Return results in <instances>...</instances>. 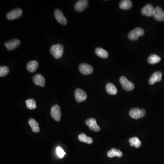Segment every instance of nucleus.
<instances>
[{"label": "nucleus", "instance_id": "3", "mask_svg": "<svg viewBox=\"0 0 164 164\" xmlns=\"http://www.w3.org/2000/svg\"><path fill=\"white\" fill-rule=\"evenodd\" d=\"M119 82L124 90L126 91H131L134 89L135 85L134 83L128 80L126 77L121 76L119 79Z\"/></svg>", "mask_w": 164, "mask_h": 164}, {"label": "nucleus", "instance_id": "19", "mask_svg": "<svg viewBox=\"0 0 164 164\" xmlns=\"http://www.w3.org/2000/svg\"><path fill=\"white\" fill-rule=\"evenodd\" d=\"M29 124L32 128V131L35 133H38L40 131L39 124L36 120L33 119H30L29 120Z\"/></svg>", "mask_w": 164, "mask_h": 164}, {"label": "nucleus", "instance_id": "2", "mask_svg": "<svg viewBox=\"0 0 164 164\" xmlns=\"http://www.w3.org/2000/svg\"><path fill=\"white\" fill-rule=\"evenodd\" d=\"M144 34V31L143 29L140 28H136L128 34V38L132 41L137 40L139 37L143 36Z\"/></svg>", "mask_w": 164, "mask_h": 164}, {"label": "nucleus", "instance_id": "1", "mask_svg": "<svg viewBox=\"0 0 164 164\" xmlns=\"http://www.w3.org/2000/svg\"><path fill=\"white\" fill-rule=\"evenodd\" d=\"M50 52L56 59H59L62 57L64 52V47L61 44L52 45L50 48Z\"/></svg>", "mask_w": 164, "mask_h": 164}, {"label": "nucleus", "instance_id": "21", "mask_svg": "<svg viewBox=\"0 0 164 164\" xmlns=\"http://www.w3.org/2000/svg\"><path fill=\"white\" fill-rule=\"evenodd\" d=\"M119 6L121 9L128 10L132 7V3L130 0H123L119 3Z\"/></svg>", "mask_w": 164, "mask_h": 164}, {"label": "nucleus", "instance_id": "4", "mask_svg": "<svg viewBox=\"0 0 164 164\" xmlns=\"http://www.w3.org/2000/svg\"><path fill=\"white\" fill-rule=\"evenodd\" d=\"M51 115L52 118L57 121H60L61 117V108L59 105L52 106L51 109Z\"/></svg>", "mask_w": 164, "mask_h": 164}, {"label": "nucleus", "instance_id": "28", "mask_svg": "<svg viewBox=\"0 0 164 164\" xmlns=\"http://www.w3.org/2000/svg\"><path fill=\"white\" fill-rule=\"evenodd\" d=\"M56 152H57L58 157H60V158H63L64 155H66V153L60 147H57V149H56Z\"/></svg>", "mask_w": 164, "mask_h": 164}, {"label": "nucleus", "instance_id": "8", "mask_svg": "<svg viewBox=\"0 0 164 164\" xmlns=\"http://www.w3.org/2000/svg\"><path fill=\"white\" fill-rule=\"evenodd\" d=\"M79 69L80 72L84 75L91 74L94 71L93 67L87 64H80L79 66Z\"/></svg>", "mask_w": 164, "mask_h": 164}, {"label": "nucleus", "instance_id": "17", "mask_svg": "<svg viewBox=\"0 0 164 164\" xmlns=\"http://www.w3.org/2000/svg\"><path fill=\"white\" fill-rule=\"evenodd\" d=\"M38 65V63L36 60L30 61L27 64V69L30 72H34L37 69Z\"/></svg>", "mask_w": 164, "mask_h": 164}, {"label": "nucleus", "instance_id": "5", "mask_svg": "<svg viewBox=\"0 0 164 164\" xmlns=\"http://www.w3.org/2000/svg\"><path fill=\"white\" fill-rule=\"evenodd\" d=\"M75 99L77 102L84 101L87 99V95L85 91L80 89H77L74 92Z\"/></svg>", "mask_w": 164, "mask_h": 164}, {"label": "nucleus", "instance_id": "10", "mask_svg": "<svg viewBox=\"0 0 164 164\" xmlns=\"http://www.w3.org/2000/svg\"><path fill=\"white\" fill-rule=\"evenodd\" d=\"M89 4V1L87 0L78 1L74 6V8L77 11L81 12L86 9Z\"/></svg>", "mask_w": 164, "mask_h": 164}, {"label": "nucleus", "instance_id": "11", "mask_svg": "<svg viewBox=\"0 0 164 164\" xmlns=\"http://www.w3.org/2000/svg\"><path fill=\"white\" fill-rule=\"evenodd\" d=\"M155 8L151 4H147L141 10V13L142 15L147 16H153Z\"/></svg>", "mask_w": 164, "mask_h": 164}, {"label": "nucleus", "instance_id": "13", "mask_svg": "<svg viewBox=\"0 0 164 164\" xmlns=\"http://www.w3.org/2000/svg\"><path fill=\"white\" fill-rule=\"evenodd\" d=\"M153 16L158 21H164V11L160 7H157L155 8Z\"/></svg>", "mask_w": 164, "mask_h": 164}, {"label": "nucleus", "instance_id": "18", "mask_svg": "<svg viewBox=\"0 0 164 164\" xmlns=\"http://www.w3.org/2000/svg\"><path fill=\"white\" fill-rule=\"evenodd\" d=\"M107 155L108 157L110 158H113L115 157H121L123 156V153L119 149L112 148L108 152Z\"/></svg>", "mask_w": 164, "mask_h": 164}, {"label": "nucleus", "instance_id": "25", "mask_svg": "<svg viewBox=\"0 0 164 164\" xmlns=\"http://www.w3.org/2000/svg\"><path fill=\"white\" fill-rule=\"evenodd\" d=\"M129 142L131 144V146H135L136 148L141 147V141L138 138L136 137L131 138L129 139Z\"/></svg>", "mask_w": 164, "mask_h": 164}, {"label": "nucleus", "instance_id": "15", "mask_svg": "<svg viewBox=\"0 0 164 164\" xmlns=\"http://www.w3.org/2000/svg\"><path fill=\"white\" fill-rule=\"evenodd\" d=\"M162 73L161 72L158 71L154 73L150 77L149 80V84L153 85L157 82H160L162 80Z\"/></svg>", "mask_w": 164, "mask_h": 164}, {"label": "nucleus", "instance_id": "27", "mask_svg": "<svg viewBox=\"0 0 164 164\" xmlns=\"http://www.w3.org/2000/svg\"><path fill=\"white\" fill-rule=\"evenodd\" d=\"M9 73V69L6 66H1L0 67V76H5Z\"/></svg>", "mask_w": 164, "mask_h": 164}, {"label": "nucleus", "instance_id": "20", "mask_svg": "<svg viewBox=\"0 0 164 164\" xmlns=\"http://www.w3.org/2000/svg\"><path fill=\"white\" fill-rule=\"evenodd\" d=\"M106 91L109 95H115L117 94V88L114 84L112 83H108L106 86Z\"/></svg>", "mask_w": 164, "mask_h": 164}, {"label": "nucleus", "instance_id": "14", "mask_svg": "<svg viewBox=\"0 0 164 164\" xmlns=\"http://www.w3.org/2000/svg\"><path fill=\"white\" fill-rule=\"evenodd\" d=\"M33 81L36 85L43 87L45 86V79L42 75L36 74L33 78Z\"/></svg>", "mask_w": 164, "mask_h": 164}, {"label": "nucleus", "instance_id": "12", "mask_svg": "<svg viewBox=\"0 0 164 164\" xmlns=\"http://www.w3.org/2000/svg\"><path fill=\"white\" fill-rule=\"evenodd\" d=\"M21 43V42L17 39H13L5 43V46L8 51L13 50L18 47Z\"/></svg>", "mask_w": 164, "mask_h": 164}, {"label": "nucleus", "instance_id": "26", "mask_svg": "<svg viewBox=\"0 0 164 164\" xmlns=\"http://www.w3.org/2000/svg\"><path fill=\"white\" fill-rule=\"evenodd\" d=\"M26 104L28 109H35L37 108L36 101L33 99H29L26 101Z\"/></svg>", "mask_w": 164, "mask_h": 164}, {"label": "nucleus", "instance_id": "23", "mask_svg": "<svg viewBox=\"0 0 164 164\" xmlns=\"http://www.w3.org/2000/svg\"><path fill=\"white\" fill-rule=\"evenodd\" d=\"M95 53L97 56L103 59L107 58L109 56L108 52H107L104 49L100 47H98L96 48Z\"/></svg>", "mask_w": 164, "mask_h": 164}, {"label": "nucleus", "instance_id": "16", "mask_svg": "<svg viewBox=\"0 0 164 164\" xmlns=\"http://www.w3.org/2000/svg\"><path fill=\"white\" fill-rule=\"evenodd\" d=\"M129 114L133 119H139L142 118L141 110L137 108L131 109L129 112Z\"/></svg>", "mask_w": 164, "mask_h": 164}, {"label": "nucleus", "instance_id": "22", "mask_svg": "<svg viewBox=\"0 0 164 164\" xmlns=\"http://www.w3.org/2000/svg\"><path fill=\"white\" fill-rule=\"evenodd\" d=\"M78 139L79 141L82 142L86 143L91 144L93 143V140L90 137L87 136V135L85 134L82 133L78 135Z\"/></svg>", "mask_w": 164, "mask_h": 164}, {"label": "nucleus", "instance_id": "6", "mask_svg": "<svg viewBox=\"0 0 164 164\" xmlns=\"http://www.w3.org/2000/svg\"><path fill=\"white\" fill-rule=\"evenodd\" d=\"M23 11L21 9L16 8L9 11L7 15L8 20H12L19 18L23 15Z\"/></svg>", "mask_w": 164, "mask_h": 164}, {"label": "nucleus", "instance_id": "9", "mask_svg": "<svg viewBox=\"0 0 164 164\" xmlns=\"http://www.w3.org/2000/svg\"><path fill=\"white\" fill-rule=\"evenodd\" d=\"M85 123L92 131L98 132L100 130V128L97 124L96 120L94 118H90L87 119Z\"/></svg>", "mask_w": 164, "mask_h": 164}, {"label": "nucleus", "instance_id": "7", "mask_svg": "<svg viewBox=\"0 0 164 164\" xmlns=\"http://www.w3.org/2000/svg\"><path fill=\"white\" fill-rule=\"evenodd\" d=\"M54 16L57 21L62 25H66L67 20L63 12L59 9H56L54 12Z\"/></svg>", "mask_w": 164, "mask_h": 164}, {"label": "nucleus", "instance_id": "24", "mask_svg": "<svg viewBox=\"0 0 164 164\" xmlns=\"http://www.w3.org/2000/svg\"><path fill=\"white\" fill-rule=\"evenodd\" d=\"M161 61V58L156 54H151L148 58V62L151 64H157Z\"/></svg>", "mask_w": 164, "mask_h": 164}]
</instances>
